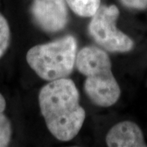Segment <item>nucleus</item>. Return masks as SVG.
<instances>
[{
  "instance_id": "1",
  "label": "nucleus",
  "mask_w": 147,
  "mask_h": 147,
  "mask_svg": "<svg viewBox=\"0 0 147 147\" xmlns=\"http://www.w3.org/2000/svg\"><path fill=\"white\" fill-rule=\"evenodd\" d=\"M38 103L48 130L57 139L69 142L78 135L86 113L79 104V92L71 79H57L43 86Z\"/></svg>"
},
{
  "instance_id": "7",
  "label": "nucleus",
  "mask_w": 147,
  "mask_h": 147,
  "mask_svg": "<svg viewBox=\"0 0 147 147\" xmlns=\"http://www.w3.org/2000/svg\"><path fill=\"white\" fill-rule=\"evenodd\" d=\"M75 14L83 17H92L100 6V0H65Z\"/></svg>"
},
{
  "instance_id": "10",
  "label": "nucleus",
  "mask_w": 147,
  "mask_h": 147,
  "mask_svg": "<svg viewBox=\"0 0 147 147\" xmlns=\"http://www.w3.org/2000/svg\"><path fill=\"white\" fill-rule=\"evenodd\" d=\"M122 4L128 8L143 10L147 8V0H119Z\"/></svg>"
},
{
  "instance_id": "4",
  "label": "nucleus",
  "mask_w": 147,
  "mask_h": 147,
  "mask_svg": "<svg viewBox=\"0 0 147 147\" xmlns=\"http://www.w3.org/2000/svg\"><path fill=\"white\" fill-rule=\"evenodd\" d=\"M119 16L115 5H100L88 26L90 36L99 46L111 53H127L133 48L130 37L120 31L116 22Z\"/></svg>"
},
{
  "instance_id": "5",
  "label": "nucleus",
  "mask_w": 147,
  "mask_h": 147,
  "mask_svg": "<svg viewBox=\"0 0 147 147\" xmlns=\"http://www.w3.org/2000/svg\"><path fill=\"white\" fill-rule=\"evenodd\" d=\"M65 0H34L31 15L43 31L57 33L67 26L69 12Z\"/></svg>"
},
{
  "instance_id": "2",
  "label": "nucleus",
  "mask_w": 147,
  "mask_h": 147,
  "mask_svg": "<svg viewBox=\"0 0 147 147\" xmlns=\"http://www.w3.org/2000/svg\"><path fill=\"white\" fill-rule=\"evenodd\" d=\"M75 65L86 77L84 92L95 105L109 107L117 102L120 88L112 73L107 53L95 46L84 47L77 53Z\"/></svg>"
},
{
  "instance_id": "9",
  "label": "nucleus",
  "mask_w": 147,
  "mask_h": 147,
  "mask_svg": "<svg viewBox=\"0 0 147 147\" xmlns=\"http://www.w3.org/2000/svg\"><path fill=\"white\" fill-rule=\"evenodd\" d=\"M11 40V31L8 22L0 13V58L7 52Z\"/></svg>"
},
{
  "instance_id": "3",
  "label": "nucleus",
  "mask_w": 147,
  "mask_h": 147,
  "mask_svg": "<svg viewBox=\"0 0 147 147\" xmlns=\"http://www.w3.org/2000/svg\"><path fill=\"white\" fill-rule=\"evenodd\" d=\"M76 57L77 41L72 35L36 45L26 54L30 67L38 77L49 82L69 76L76 64Z\"/></svg>"
},
{
  "instance_id": "8",
  "label": "nucleus",
  "mask_w": 147,
  "mask_h": 147,
  "mask_svg": "<svg viewBox=\"0 0 147 147\" xmlns=\"http://www.w3.org/2000/svg\"><path fill=\"white\" fill-rule=\"evenodd\" d=\"M6 100L0 93V147H5L10 143L11 137V124L5 115Z\"/></svg>"
},
{
  "instance_id": "6",
  "label": "nucleus",
  "mask_w": 147,
  "mask_h": 147,
  "mask_svg": "<svg viewBox=\"0 0 147 147\" xmlns=\"http://www.w3.org/2000/svg\"><path fill=\"white\" fill-rule=\"evenodd\" d=\"M105 142L110 147L147 146L141 128L130 121H123L112 127L106 135Z\"/></svg>"
}]
</instances>
